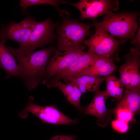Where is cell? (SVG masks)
<instances>
[{"mask_svg": "<svg viewBox=\"0 0 140 140\" xmlns=\"http://www.w3.org/2000/svg\"><path fill=\"white\" fill-rule=\"evenodd\" d=\"M108 76L74 75L63 79L66 83H71L78 87L83 94L88 92L96 93L100 90V85Z\"/></svg>", "mask_w": 140, "mask_h": 140, "instance_id": "cell-13", "label": "cell"}, {"mask_svg": "<svg viewBox=\"0 0 140 140\" xmlns=\"http://www.w3.org/2000/svg\"><path fill=\"white\" fill-rule=\"evenodd\" d=\"M108 96L106 90H100L95 93L90 103L83 108L85 114L95 117L98 124L103 127L107 125L111 119V113L114 112L113 108L108 109L106 107Z\"/></svg>", "mask_w": 140, "mask_h": 140, "instance_id": "cell-11", "label": "cell"}, {"mask_svg": "<svg viewBox=\"0 0 140 140\" xmlns=\"http://www.w3.org/2000/svg\"><path fill=\"white\" fill-rule=\"evenodd\" d=\"M57 25L50 17L42 21L37 22L25 45L16 48L10 46V49L14 55L21 56L29 54L37 48L53 43L57 38L54 32Z\"/></svg>", "mask_w": 140, "mask_h": 140, "instance_id": "cell-4", "label": "cell"}, {"mask_svg": "<svg viewBox=\"0 0 140 140\" xmlns=\"http://www.w3.org/2000/svg\"><path fill=\"white\" fill-rule=\"evenodd\" d=\"M67 2L59 0H21L20 5L22 11L24 13L26 12V10L29 7L32 6L39 4H47L56 8L60 12L61 10L59 8V5L61 4H66Z\"/></svg>", "mask_w": 140, "mask_h": 140, "instance_id": "cell-18", "label": "cell"}, {"mask_svg": "<svg viewBox=\"0 0 140 140\" xmlns=\"http://www.w3.org/2000/svg\"><path fill=\"white\" fill-rule=\"evenodd\" d=\"M117 68L113 59L99 57L93 64L75 75H85L97 77L107 76L112 74Z\"/></svg>", "mask_w": 140, "mask_h": 140, "instance_id": "cell-14", "label": "cell"}, {"mask_svg": "<svg viewBox=\"0 0 140 140\" xmlns=\"http://www.w3.org/2000/svg\"><path fill=\"white\" fill-rule=\"evenodd\" d=\"M114 112L115 114L117 119L121 120L129 123L132 119L134 115L127 109L119 107L113 108Z\"/></svg>", "mask_w": 140, "mask_h": 140, "instance_id": "cell-20", "label": "cell"}, {"mask_svg": "<svg viewBox=\"0 0 140 140\" xmlns=\"http://www.w3.org/2000/svg\"><path fill=\"white\" fill-rule=\"evenodd\" d=\"M85 48V46L81 45L76 50L61 52L55 48L53 52L54 55L51 58L47 66L41 83L45 85L49 79L68 68L84 52Z\"/></svg>", "mask_w": 140, "mask_h": 140, "instance_id": "cell-9", "label": "cell"}, {"mask_svg": "<svg viewBox=\"0 0 140 140\" xmlns=\"http://www.w3.org/2000/svg\"><path fill=\"white\" fill-rule=\"evenodd\" d=\"M137 34L131 41V43L135 46L134 47L140 49V28H138Z\"/></svg>", "mask_w": 140, "mask_h": 140, "instance_id": "cell-22", "label": "cell"}, {"mask_svg": "<svg viewBox=\"0 0 140 140\" xmlns=\"http://www.w3.org/2000/svg\"><path fill=\"white\" fill-rule=\"evenodd\" d=\"M93 26L95 28L94 33L89 39L85 40L83 44L88 47V51L99 57L114 60L113 57L119 51L120 45L125 43L127 40L116 39L99 26Z\"/></svg>", "mask_w": 140, "mask_h": 140, "instance_id": "cell-5", "label": "cell"}, {"mask_svg": "<svg viewBox=\"0 0 140 140\" xmlns=\"http://www.w3.org/2000/svg\"><path fill=\"white\" fill-rule=\"evenodd\" d=\"M121 101L115 107L125 108L131 111L134 115L139 113L140 109V87L125 89Z\"/></svg>", "mask_w": 140, "mask_h": 140, "instance_id": "cell-16", "label": "cell"}, {"mask_svg": "<svg viewBox=\"0 0 140 140\" xmlns=\"http://www.w3.org/2000/svg\"><path fill=\"white\" fill-rule=\"evenodd\" d=\"M80 11V20L87 18L93 20L106 14L109 10L117 11L119 2L117 0H81L76 3L68 2Z\"/></svg>", "mask_w": 140, "mask_h": 140, "instance_id": "cell-10", "label": "cell"}, {"mask_svg": "<svg viewBox=\"0 0 140 140\" xmlns=\"http://www.w3.org/2000/svg\"><path fill=\"white\" fill-rule=\"evenodd\" d=\"M98 57L97 55L93 52L88 51L87 52H84L68 68L49 79L46 82L59 81L65 77L77 74L93 64Z\"/></svg>", "mask_w": 140, "mask_h": 140, "instance_id": "cell-12", "label": "cell"}, {"mask_svg": "<svg viewBox=\"0 0 140 140\" xmlns=\"http://www.w3.org/2000/svg\"><path fill=\"white\" fill-rule=\"evenodd\" d=\"M33 100L32 96L29 97L28 103L19 114L20 118H26L30 112L44 123L58 125L75 124L78 122V119H73L68 117L54 106L38 105L33 103Z\"/></svg>", "mask_w": 140, "mask_h": 140, "instance_id": "cell-6", "label": "cell"}, {"mask_svg": "<svg viewBox=\"0 0 140 140\" xmlns=\"http://www.w3.org/2000/svg\"><path fill=\"white\" fill-rule=\"evenodd\" d=\"M76 137V136L75 135H58L52 137L49 140H75Z\"/></svg>", "mask_w": 140, "mask_h": 140, "instance_id": "cell-23", "label": "cell"}, {"mask_svg": "<svg viewBox=\"0 0 140 140\" xmlns=\"http://www.w3.org/2000/svg\"><path fill=\"white\" fill-rule=\"evenodd\" d=\"M55 48L51 46L26 55L16 56L18 63L20 78L29 91L35 88L41 83Z\"/></svg>", "mask_w": 140, "mask_h": 140, "instance_id": "cell-1", "label": "cell"}, {"mask_svg": "<svg viewBox=\"0 0 140 140\" xmlns=\"http://www.w3.org/2000/svg\"><path fill=\"white\" fill-rule=\"evenodd\" d=\"M6 42L0 39V68L5 71L6 79L12 76L20 78L18 64L9 47L5 46Z\"/></svg>", "mask_w": 140, "mask_h": 140, "instance_id": "cell-15", "label": "cell"}, {"mask_svg": "<svg viewBox=\"0 0 140 140\" xmlns=\"http://www.w3.org/2000/svg\"><path fill=\"white\" fill-rule=\"evenodd\" d=\"M111 125L114 130L121 133H126L129 128L128 122L117 119L112 121Z\"/></svg>", "mask_w": 140, "mask_h": 140, "instance_id": "cell-21", "label": "cell"}, {"mask_svg": "<svg viewBox=\"0 0 140 140\" xmlns=\"http://www.w3.org/2000/svg\"><path fill=\"white\" fill-rule=\"evenodd\" d=\"M37 22L35 18L27 16L19 22L2 24L0 39L5 42L8 40L15 41L19 44V47H22L27 42Z\"/></svg>", "mask_w": 140, "mask_h": 140, "instance_id": "cell-7", "label": "cell"}, {"mask_svg": "<svg viewBox=\"0 0 140 140\" xmlns=\"http://www.w3.org/2000/svg\"><path fill=\"white\" fill-rule=\"evenodd\" d=\"M59 16L62 20L56 26L58 50L65 51L78 48L85 38L91 36L93 26L71 18L69 13L65 9L59 12Z\"/></svg>", "mask_w": 140, "mask_h": 140, "instance_id": "cell-2", "label": "cell"}, {"mask_svg": "<svg viewBox=\"0 0 140 140\" xmlns=\"http://www.w3.org/2000/svg\"><path fill=\"white\" fill-rule=\"evenodd\" d=\"M101 21H95L92 26H99L111 36L120 40L129 39L130 41L135 36L138 29L137 12H123L114 13L109 10Z\"/></svg>", "mask_w": 140, "mask_h": 140, "instance_id": "cell-3", "label": "cell"}, {"mask_svg": "<svg viewBox=\"0 0 140 140\" xmlns=\"http://www.w3.org/2000/svg\"><path fill=\"white\" fill-rule=\"evenodd\" d=\"M140 50L134 47L125 55V62L119 67L120 78L125 89H131L140 87Z\"/></svg>", "mask_w": 140, "mask_h": 140, "instance_id": "cell-8", "label": "cell"}, {"mask_svg": "<svg viewBox=\"0 0 140 140\" xmlns=\"http://www.w3.org/2000/svg\"><path fill=\"white\" fill-rule=\"evenodd\" d=\"M66 98L67 101L79 111L83 110V108L80 105V100L82 94L80 90L77 87Z\"/></svg>", "mask_w": 140, "mask_h": 140, "instance_id": "cell-19", "label": "cell"}, {"mask_svg": "<svg viewBox=\"0 0 140 140\" xmlns=\"http://www.w3.org/2000/svg\"><path fill=\"white\" fill-rule=\"evenodd\" d=\"M112 74L108 76L105 80L106 85L105 90L108 96L114 98L118 103L123 97L124 87L120 79Z\"/></svg>", "mask_w": 140, "mask_h": 140, "instance_id": "cell-17", "label": "cell"}]
</instances>
